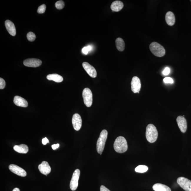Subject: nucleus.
Here are the masks:
<instances>
[{"label":"nucleus","mask_w":191,"mask_h":191,"mask_svg":"<svg viewBox=\"0 0 191 191\" xmlns=\"http://www.w3.org/2000/svg\"><path fill=\"white\" fill-rule=\"evenodd\" d=\"M114 148L115 151L118 153H124L127 151L128 145L125 138L122 136L117 137L114 142Z\"/></svg>","instance_id":"nucleus-1"},{"label":"nucleus","mask_w":191,"mask_h":191,"mask_svg":"<svg viewBox=\"0 0 191 191\" xmlns=\"http://www.w3.org/2000/svg\"><path fill=\"white\" fill-rule=\"evenodd\" d=\"M145 134L146 139L149 142H155L158 137V132L156 127L153 124H149L146 127Z\"/></svg>","instance_id":"nucleus-2"},{"label":"nucleus","mask_w":191,"mask_h":191,"mask_svg":"<svg viewBox=\"0 0 191 191\" xmlns=\"http://www.w3.org/2000/svg\"><path fill=\"white\" fill-rule=\"evenodd\" d=\"M150 49L152 53L156 57H162L165 55V50L164 47L156 42L150 44Z\"/></svg>","instance_id":"nucleus-3"},{"label":"nucleus","mask_w":191,"mask_h":191,"mask_svg":"<svg viewBox=\"0 0 191 191\" xmlns=\"http://www.w3.org/2000/svg\"><path fill=\"white\" fill-rule=\"evenodd\" d=\"M108 134V131L106 129H103L100 134L97 142V150L99 154L102 153L104 150Z\"/></svg>","instance_id":"nucleus-4"},{"label":"nucleus","mask_w":191,"mask_h":191,"mask_svg":"<svg viewBox=\"0 0 191 191\" xmlns=\"http://www.w3.org/2000/svg\"><path fill=\"white\" fill-rule=\"evenodd\" d=\"M83 97L84 102L86 106L90 107L92 103V91L88 88L84 89L83 92Z\"/></svg>","instance_id":"nucleus-5"},{"label":"nucleus","mask_w":191,"mask_h":191,"mask_svg":"<svg viewBox=\"0 0 191 191\" xmlns=\"http://www.w3.org/2000/svg\"><path fill=\"white\" fill-rule=\"evenodd\" d=\"M80 175V170L78 169L75 170L73 173L70 183V188L72 190H75L77 188Z\"/></svg>","instance_id":"nucleus-6"},{"label":"nucleus","mask_w":191,"mask_h":191,"mask_svg":"<svg viewBox=\"0 0 191 191\" xmlns=\"http://www.w3.org/2000/svg\"><path fill=\"white\" fill-rule=\"evenodd\" d=\"M179 185L185 191H191V181L188 179L180 177L177 179Z\"/></svg>","instance_id":"nucleus-7"},{"label":"nucleus","mask_w":191,"mask_h":191,"mask_svg":"<svg viewBox=\"0 0 191 191\" xmlns=\"http://www.w3.org/2000/svg\"><path fill=\"white\" fill-rule=\"evenodd\" d=\"M72 123L75 130L78 131L81 129L82 119L81 117L79 114L76 113L73 115L72 119Z\"/></svg>","instance_id":"nucleus-8"},{"label":"nucleus","mask_w":191,"mask_h":191,"mask_svg":"<svg viewBox=\"0 0 191 191\" xmlns=\"http://www.w3.org/2000/svg\"><path fill=\"white\" fill-rule=\"evenodd\" d=\"M131 90L134 93H138L141 90V81L139 78L136 76L134 77L132 79L131 82Z\"/></svg>","instance_id":"nucleus-9"},{"label":"nucleus","mask_w":191,"mask_h":191,"mask_svg":"<svg viewBox=\"0 0 191 191\" xmlns=\"http://www.w3.org/2000/svg\"><path fill=\"white\" fill-rule=\"evenodd\" d=\"M9 167L10 171L18 176L24 177L27 175V173L24 169L15 165H10Z\"/></svg>","instance_id":"nucleus-10"},{"label":"nucleus","mask_w":191,"mask_h":191,"mask_svg":"<svg viewBox=\"0 0 191 191\" xmlns=\"http://www.w3.org/2000/svg\"><path fill=\"white\" fill-rule=\"evenodd\" d=\"M41 64L42 61L38 59H29L24 61V65L28 67H37L41 66Z\"/></svg>","instance_id":"nucleus-11"},{"label":"nucleus","mask_w":191,"mask_h":191,"mask_svg":"<svg viewBox=\"0 0 191 191\" xmlns=\"http://www.w3.org/2000/svg\"><path fill=\"white\" fill-rule=\"evenodd\" d=\"M83 67L88 74L93 78H95L97 76V72L95 68L88 63L84 62L83 64Z\"/></svg>","instance_id":"nucleus-12"},{"label":"nucleus","mask_w":191,"mask_h":191,"mask_svg":"<svg viewBox=\"0 0 191 191\" xmlns=\"http://www.w3.org/2000/svg\"><path fill=\"white\" fill-rule=\"evenodd\" d=\"M176 121L180 131L182 132L185 133L187 130V122L185 117L182 116H178Z\"/></svg>","instance_id":"nucleus-13"},{"label":"nucleus","mask_w":191,"mask_h":191,"mask_svg":"<svg viewBox=\"0 0 191 191\" xmlns=\"http://www.w3.org/2000/svg\"><path fill=\"white\" fill-rule=\"evenodd\" d=\"M38 169L41 173L44 175L49 174L51 171V169L48 163L45 161H43L38 166Z\"/></svg>","instance_id":"nucleus-14"},{"label":"nucleus","mask_w":191,"mask_h":191,"mask_svg":"<svg viewBox=\"0 0 191 191\" xmlns=\"http://www.w3.org/2000/svg\"><path fill=\"white\" fill-rule=\"evenodd\" d=\"M5 26L9 33L11 36H15L16 34V30L13 23L9 20H7L5 22Z\"/></svg>","instance_id":"nucleus-15"},{"label":"nucleus","mask_w":191,"mask_h":191,"mask_svg":"<svg viewBox=\"0 0 191 191\" xmlns=\"http://www.w3.org/2000/svg\"><path fill=\"white\" fill-rule=\"evenodd\" d=\"M14 103L17 106L23 107H27L28 105L26 99L18 96H15L14 98Z\"/></svg>","instance_id":"nucleus-16"},{"label":"nucleus","mask_w":191,"mask_h":191,"mask_svg":"<svg viewBox=\"0 0 191 191\" xmlns=\"http://www.w3.org/2000/svg\"><path fill=\"white\" fill-rule=\"evenodd\" d=\"M165 20L168 25L170 26L174 25L176 20L174 14L171 11L168 12L166 14Z\"/></svg>","instance_id":"nucleus-17"},{"label":"nucleus","mask_w":191,"mask_h":191,"mask_svg":"<svg viewBox=\"0 0 191 191\" xmlns=\"http://www.w3.org/2000/svg\"><path fill=\"white\" fill-rule=\"evenodd\" d=\"M123 3L120 1H114L112 3L110 8L113 11L118 12L120 11L124 7Z\"/></svg>","instance_id":"nucleus-18"},{"label":"nucleus","mask_w":191,"mask_h":191,"mask_svg":"<svg viewBox=\"0 0 191 191\" xmlns=\"http://www.w3.org/2000/svg\"><path fill=\"white\" fill-rule=\"evenodd\" d=\"M152 189L155 191H171L169 187L160 183L155 184L152 186Z\"/></svg>","instance_id":"nucleus-19"},{"label":"nucleus","mask_w":191,"mask_h":191,"mask_svg":"<svg viewBox=\"0 0 191 191\" xmlns=\"http://www.w3.org/2000/svg\"><path fill=\"white\" fill-rule=\"evenodd\" d=\"M14 150L19 153L26 154L29 151V148L27 145L22 144L19 145H15L14 147Z\"/></svg>","instance_id":"nucleus-20"},{"label":"nucleus","mask_w":191,"mask_h":191,"mask_svg":"<svg viewBox=\"0 0 191 191\" xmlns=\"http://www.w3.org/2000/svg\"><path fill=\"white\" fill-rule=\"evenodd\" d=\"M46 78L49 80H52L57 83H61L63 80L62 77L57 74H49L47 75Z\"/></svg>","instance_id":"nucleus-21"},{"label":"nucleus","mask_w":191,"mask_h":191,"mask_svg":"<svg viewBox=\"0 0 191 191\" xmlns=\"http://www.w3.org/2000/svg\"><path fill=\"white\" fill-rule=\"evenodd\" d=\"M115 44L117 49L119 51L122 52L125 49V43L122 38H117L115 41Z\"/></svg>","instance_id":"nucleus-22"},{"label":"nucleus","mask_w":191,"mask_h":191,"mask_svg":"<svg viewBox=\"0 0 191 191\" xmlns=\"http://www.w3.org/2000/svg\"><path fill=\"white\" fill-rule=\"evenodd\" d=\"M148 169V167L147 166L141 165L137 166L135 169V171L137 172L143 173L146 172Z\"/></svg>","instance_id":"nucleus-23"},{"label":"nucleus","mask_w":191,"mask_h":191,"mask_svg":"<svg viewBox=\"0 0 191 191\" xmlns=\"http://www.w3.org/2000/svg\"><path fill=\"white\" fill-rule=\"evenodd\" d=\"M55 6L58 9L61 10L62 9L64 6V3L62 1H57L55 3Z\"/></svg>","instance_id":"nucleus-24"},{"label":"nucleus","mask_w":191,"mask_h":191,"mask_svg":"<svg viewBox=\"0 0 191 191\" xmlns=\"http://www.w3.org/2000/svg\"><path fill=\"white\" fill-rule=\"evenodd\" d=\"M27 37V39L29 41H34L36 38V35L32 32L28 33Z\"/></svg>","instance_id":"nucleus-25"},{"label":"nucleus","mask_w":191,"mask_h":191,"mask_svg":"<svg viewBox=\"0 0 191 191\" xmlns=\"http://www.w3.org/2000/svg\"><path fill=\"white\" fill-rule=\"evenodd\" d=\"M92 49V47L91 45H89L88 46L84 47L82 49V52L85 55H87L89 51H91Z\"/></svg>","instance_id":"nucleus-26"},{"label":"nucleus","mask_w":191,"mask_h":191,"mask_svg":"<svg viewBox=\"0 0 191 191\" xmlns=\"http://www.w3.org/2000/svg\"><path fill=\"white\" fill-rule=\"evenodd\" d=\"M46 6L45 4H43L38 8L37 12L39 14H43L45 13L46 10Z\"/></svg>","instance_id":"nucleus-27"},{"label":"nucleus","mask_w":191,"mask_h":191,"mask_svg":"<svg viewBox=\"0 0 191 191\" xmlns=\"http://www.w3.org/2000/svg\"><path fill=\"white\" fill-rule=\"evenodd\" d=\"M6 86V82L2 78H0V89H3Z\"/></svg>","instance_id":"nucleus-28"},{"label":"nucleus","mask_w":191,"mask_h":191,"mask_svg":"<svg viewBox=\"0 0 191 191\" xmlns=\"http://www.w3.org/2000/svg\"><path fill=\"white\" fill-rule=\"evenodd\" d=\"M164 82L165 83L173 84V80L172 78L170 77H166L164 79Z\"/></svg>","instance_id":"nucleus-29"},{"label":"nucleus","mask_w":191,"mask_h":191,"mask_svg":"<svg viewBox=\"0 0 191 191\" xmlns=\"http://www.w3.org/2000/svg\"><path fill=\"white\" fill-rule=\"evenodd\" d=\"M170 69L169 67H166L163 72V74L165 75H167L170 73Z\"/></svg>","instance_id":"nucleus-30"},{"label":"nucleus","mask_w":191,"mask_h":191,"mask_svg":"<svg viewBox=\"0 0 191 191\" xmlns=\"http://www.w3.org/2000/svg\"><path fill=\"white\" fill-rule=\"evenodd\" d=\"M42 142L43 145H46L47 143H49V140L48 139V138L45 137L42 139Z\"/></svg>","instance_id":"nucleus-31"},{"label":"nucleus","mask_w":191,"mask_h":191,"mask_svg":"<svg viewBox=\"0 0 191 191\" xmlns=\"http://www.w3.org/2000/svg\"><path fill=\"white\" fill-rule=\"evenodd\" d=\"M100 191H110L109 189L103 185H101L100 187Z\"/></svg>","instance_id":"nucleus-32"},{"label":"nucleus","mask_w":191,"mask_h":191,"mask_svg":"<svg viewBox=\"0 0 191 191\" xmlns=\"http://www.w3.org/2000/svg\"><path fill=\"white\" fill-rule=\"evenodd\" d=\"M59 146V144H54L52 145V148L53 150H55L56 149L58 148Z\"/></svg>","instance_id":"nucleus-33"},{"label":"nucleus","mask_w":191,"mask_h":191,"mask_svg":"<svg viewBox=\"0 0 191 191\" xmlns=\"http://www.w3.org/2000/svg\"><path fill=\"white\" fill-rule=\"evenodd\" d=\"M13 191H20V189L18 188H15L13 189Z\"/></svg>","instance_id":"nucleus-34"},{"label":"nucleus","mask_w":191,"mask_h":191,"mask_svg":"<svg viewBox=\"0 0 191 191\" xmlns=\"http://www.w3.org/2000/svg\"><path fill=\"white\" fill-rule=\"evenodd\" d=\"M102 155V153H101L100 155Z\"/></svg>","instance_id":"nucleus-35"},{"label":"nucleus","mask_w":191,"mask_h":191,"mask_svg":"<svg viewBox=\"0 0 191 191\" xmlns=\"http://www.w3.org/2000/svg\"></svg>","instance_id":"nucleus-36"}]
</instances>
